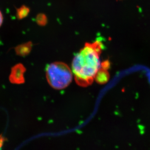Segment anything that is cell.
I'll return each instance as SVG.
<instances>
[{
    "mask_svg": "<svg viewBox=\"0 0 150 150\" xmlns=\"http://www.w3.org/2000/svg\"><path fill=\"white\" fill-rule=\"evenodd\" d=\"M3 138L1 137L0 136V147H1V145H2V144H3Z\"/></svg>",
    "mask_w": 150,
    "mask_h": 150,
    "instance_id": "6",
    "label": "cell"
},
{
    "mask_svg": "<svg viewBox=\"0 0 150 150\" xmlns=\"http://www.w3.org/2000/svg\"><path fill=\"white\" fill-rule=\"evenodd\" d=\"M47 81L55 89H64L72 80V71L67 64L55 62L49 65L46 71Z\"/></svg>",
    "mask_w": 150,
    "mask_h": 150,
    "instance_id": "2",
    "label": "cell"
},
{
    "mask_svg": "<svg viewBox=\"0 0 150 150\" xmlns=\"http://www.w3.org/2000/svg\"><path fill=\"white\" fill-rule=\"evenodd\" d=\"M95 78L98 82L100 83H105L108 81V73L105 71H103H103L100 69V71L98 72Z\"/></svg>",
    "mask_w": 150,
    "mask_h": 150,
    "instance_id": "4",
    "label": "cell"
},
{
    "mask_svg": "<svg viewBox=\"0 0 150 150\" xmlns=\"http://www.w3.org/2000/svg\"><path fill=\"white\" fill-rule=\"evenodd\" d=\"M26 69L23 64H18L12 68L9 80L12 83L21 84L25 81L24 74Z\"/></svg>",
    "mask_w": 150,
    "mask_h": 150,
    "instance_id": "3",
    "label": "cell"
},
{
    "mask_svg": "<svg viewBox=\"0 0 150 150\" xmlns=\"http://www.w3.org/2000/svg\"><path fill=\"white\" fill-rule=\"evenodd\" d=\"M102 43L96 41L87 43L76 54L72 62V71L75 81L81 86H85L92 83L101 69L100 55Z\"/></svg>",
    "mask_w": 150,
    "mask_h": 150,
    "instance_id": "1",
    "label": "cell"
},
{
    "mask_svg": "<svg viewBox=\"0 0 150 150\" xmlns=\"http://www.w3.org/2000/svg\"><path fill=\"white\" fill-rule=\"evenodd\" d=\"M3 16L1 11H0V27L1 26V24L3 23Z\"/></svg>",
    "mask_w": 150,
    "mask_h": 150,
    "instance_id": "5",
    "label": "cell"
}]
</instances>
